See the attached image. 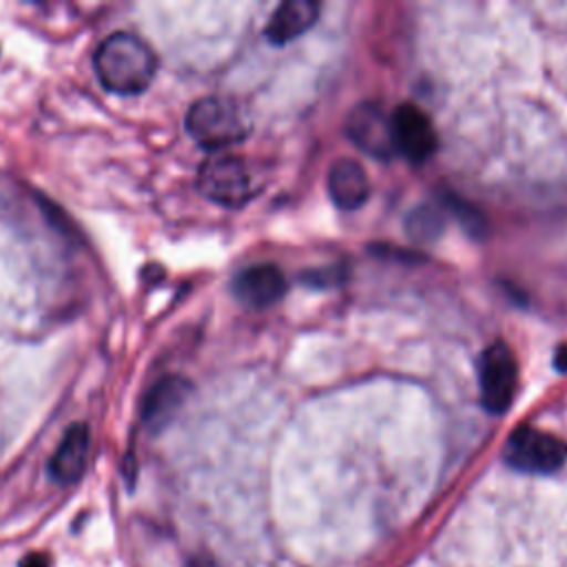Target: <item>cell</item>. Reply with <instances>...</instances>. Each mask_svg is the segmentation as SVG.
I'll list each match as a JSON object with an SVG mask.
<instances>
[{"label": "cell", "instance_id": "obj_1", "mask_svg": "<svg viewBox=\"0 0 567 567\" xmlns=\"http://www.w3.org/2000/svg\"><path fill=\"white\" fill-rule=\"evenodd\" d=\"M93 69L106 91L135 95L153 82L157 58L142 38L126 31H115L97 47Z\"/></svg>", "mask_w": 567, "mask_h": 567}, {"label": "cell", "instance_id": "obj_2", "mask_svg": "<svg viewBox=\"0 0 567 567\" xmlns=\"http://www.w3.org/2000/svg\"><path fill=\"white\" fill-rule=\"evenodd\" d=\"M186 131L199 146L217 151L246 140L250 133V117L239 102L221 95H206L188 109Z\"/></svg>", "mask_w": 567, "mask_h": 567}, {"label": "cell", "instance_id": "obj_3", "mask_svg": "<svg viewBox=\"0 0 567 567\" xmlns=\"http://www.w3.org/2000/svg\"><path fill=\"white\" fill-rule=\"evenodd\" d=\"M197 188L206 199L219 206L237 208L257 195L259 179L250 164L241 157L217 155L199 166Z\"/></svg>", "mask_w": 567, "mask_h": 567}, {"label": "cell", "instance_id": "obj_4", "mask_svg": "<svg viewBox=\"0 0 567 567\" xmlns=\"http://www.w3.org/2000/svg\"><path fill=\"white\" fill-rule=\"evenodd\" d=\"M503 456L518 472L549 474L565 463L567 443L545 430L520 425L509 434Z\"/></svg>", "mask_w": 567, "mask_h": 567}, {"label": "cell", "instance_id": "obj_5", "mask_svg": "<svg viewBox=\"0 0 567 567\" xmlns=\"http://www.w3.org/2000/svg\"><path fill=\"white\" fill-rule=\"evenodd\" d=\"M478 388L487 412L501 414L509 408L518 388V365L505 343L496 341L483 350L478 359Z\"/></svg>", "mask_w": 567, "mask_h": 567}, {"label": "cell", "instance_id": "obj_6", "mask_svg": "<svg viewBox=\"0 0 567 567\" xmlns=\"http://www.w3.org/2000/svg\"><path fill=\"white\" fill-rule=\"evenodd\" d=\"M346 131H348V137L370 157L388 159L396 153L392 142L390 115H385L379 104H372V102L357 104L348 115Z\"/></svg>", "mask_w": 567, "mask_h": 567}, {"label": "cell", "instance_id": "obj_7", "mask_svg": "<svg viewBox=\"0 0 567 567\" xmlns=\"http://www.w3.org/2000/svg\"><path fill=\"white\" fill-rule=\"evenodd\" d=\"M394 151L410 162H425L436 148V133L430 117L414 104H401L390 115Z\"/></svg>", "mask_w": 567, "mask_h": 567}, {"label": "cell", "instance_id": "obj_8", "mask_svg": "<svg viewBox=\"0 0 567 567\" xmlns=\"http://www.w3.org/2000/svg\"><path fill=\"white\" fill-rule=\"evenodd\" d=\"M190 392H193L190 381L179 374H168V377H162L159 381H155L142 401L144 427L153 434L168 427L173 423V419L186 405Z\"/></svg>", "mask_w": 567, "mask_h": 567}, {"label": "cell", "instance_id": "obj_9", "mask_svg": "<svg viewBox=\"0 0 567 567\" xmlns=\"http://www.w3.org/2000/svg\"><path fill=\"white\" fill-rule=\"evenodd\" d=\"M286 288L284 272L272 264L248 266L233 279V295L248 308H268L277 303Z\"/></svg>", "mask_w": 567, "mask_h": 567}, {"label": "cell", "instance_id": "obj_10", "mask_svg": "<svg viewBox=\"0 0 567 567\" xmlns=\"http://www.w3.org/2000/svg\"><path fill=\"white\" fill-rule=\"evenodd\" d=\"M89 447H91V434H89V427L84 423H73L58 450L53 452V456L49 458V465H47V472L51 476V481L60 483V485H71L75 483L84 467H86V458H89Z\"/></svg>", "mask_w": 567, "mask_h": 567}, {"label": "cell", "instance_id": "obj_11", "mask_svg": "<svg viewBox=\"0 0 567 567\" xmlns=\"http://www.w3.org/2000/svg\"><path fill=\"white\" fill-rule=\"evenodd\" d=\"M328 193L339 208H359L370 195L365 171L354 159H337L328 171Z\"/></svg>", "mask_w": 567, "mask_h": 567}, {"label": "cell", "instance_id": "obj_12", "mask_svg": "<svg viewBox=\"0 0 567 567\" xmlns=\"http://www.w3.org/2000/svg\"><path fill=\"white\" fill-rule=\"evenodd\" d=\"M319 16V4L312 0L281 2L266 24V38L272 44H286L306 33Z\"/></svg>", "mask_w": 567, "mask_h": 567}, {"label": "cell", "instance_id": "obj_13", "mask_svg": "<svg viewBox=\"0 0 567 567\" xmlns=\"http://www.w3.org/2000/svg\"><path fill=\"white\" fill-rule=\"evenodd\" d=\"M439 228H441V221H439V215L434 210H427V208L414 210L412 221H410V235L412 237L432 239L434 233H439Z\"/></svg>", "mask_w": 567, "mask_h": 567}, {"label": "cell", "instance_id": "obj_14", "mask_svg": "<svg viewBox=\"0 0 567 567\" xmlns=\"http://www.w3.org/2000/svg\"><path fill=\"white\" fill-rule=\"evenodd\" d=\"M20 567H49V558L44 554H27L20 560Z\"/></svg>", "mask_w": 567, "mask_h": 567}, {"label": "cell", "instance_id": "obj_15", "mask_svg": "<svg viewBox=\"0 0 567 567\" xmlns=\"http://www.w3.org/2000/svg\"><path fill=\"white\" fill-rule=\"evenodd\" d=\"M554 365H556L560 372H567V346H560V348L556 350Z\"/></svg>", "mask_w": 567, "mask_h": 567}]
</instances>
